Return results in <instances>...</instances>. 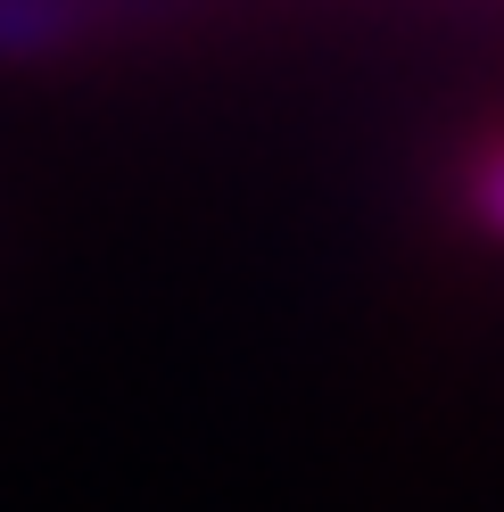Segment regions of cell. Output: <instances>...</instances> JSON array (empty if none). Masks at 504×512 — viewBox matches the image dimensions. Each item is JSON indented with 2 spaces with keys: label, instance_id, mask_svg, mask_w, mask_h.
Masks as SVG:
<instances>
[{
  "label": "cell",
  "instance_id": "1",
  "mask_svg": "<svg viewBox=\"0 0 504 512\" xmlns=\"http://www.w3.org/2000/svg\"><path fill=\"white\" fill-rule=\"evenodd\" d=\"M463 207L488 223V232L504 240V133L471 149V166H463Z\"/></svg>",
  "mask_w": 504,
  "mask_h": 512
}]
</instances>
